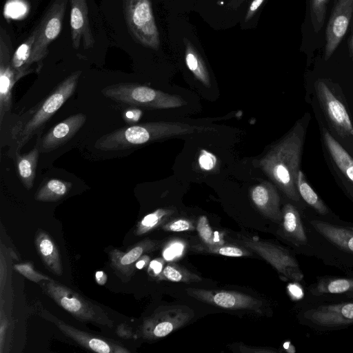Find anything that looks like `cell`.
<instances>
[{
    "mask_svg": "<svg viewBox=\"0 0 353 353\" xmlns=\"http://www.w3.org/2000/svg\"><path fill=\"white\" fill-rule=\"evenodd\" d=\"M304 128L296 123L285 136L254 162L291 200L299 201L296 177L299 170Z\"/></svg>",
    "mask_w": 353,
    "mask_h": 353,
    "instance_id": "cell-1",
    "label": "cell"
},
{
    "mask_svg": "<svg viewBox=\"0 0 353 353\" xmlns=\"http://www.w3.org/2000/svg\"><path fill=\"white\" fill-rule=\"evenodd\" d=\"M214 128L183 122L158 121L123 127L107 133L97 140L94 147L101 151L130 149L162 139L213 132Z\"/></svg>",
    "mask_w": 353,
    "mask_h": 353,
    "instance_id": "cell-2",
    "label": "cell"
},
{
    "mask_svg": "<svg viewBox=\"0 0 353 353\" xmlns=\"http://www.w3.org/2000/svg\"><path fill=\"white\" fill-rule=\"evenodd\" d=\"M81 71L72 72L65 78L42 101L30 109L12 127L10 135L14 142L15 152L20 150L37 134L73 94Z\"/></svg>",
    "mask_w": 353,
    "mask_h": 353,
    "instance_id": "cell-3",
    "label": "cell"
},
{
    "mask_svg": "<svg viewBox=\"0 0 353 353\" xmlns=\"http://www.w3.org/2000/svg\"><path fill=\"white\" fill-rule=\"evenodd\" d=\"M101 92L113 101L150 109L176 108L186 104L181 96L134 83L109 85Z\"/></svg>",
    "mask_w": 353,
    "mask_h": 353,
    "instance_id": "cell-4",
    "label": "cell"
},
{
    "mask_svg": "<svg viewBox=\"0 0 353 353\" xmlns=\"http://www.w3.org/2000/svg\"><path fill=\"white\" fill-rule=\"evenodd\" d=\"M41 288L46 295L77 320L92 322L110 328L113 327V321L100 306L70 288L51 279L44 281Z\"/></svg>",
    "mask_w": 353,
    "mask_h": 353,
    "instance_id": "cell-5",
    "label": "cell"
},
{
    "mask_svg": "<svg viewBox=\"0 0 353 353\" xmlns=\"http://www.w3.org/2000/svg\"><path fill=\"white\" fill-rule=\"evenodd\" d=\"M67 3L68 0H54L36 26L37 37L28 63L31 73L40 72L48 46L60 34Z\"/></svg>",
    "mask_w": 353,
    "mask_h": 353,
    "instance_id": "cell-6",
    "label": "cell"
},
{
    "mask_svg": "<svg viewBox=\"0 0 353 353\" xmlns=\"http://www.w3.org/2000/svg\"><path fill=\"white\" fill-rule=\"evenodd\" d=\"M123 10L128 30L142 46L158 50L159 30L150 0H123Z\"/></svg>",
    "mask_w": 353,
    "mask_h": 353,
    "instance_id": "cell-7",
    "label": "cell"
},
{
    "mask_svg": "<svg viewBox=\"0 0 353 353\" xmlns=\"http://www.w3.org/2000/svg\"><path fill=\"white\" fill-rule=\"evenodd\" d=\"M194 316V311L186 305L159 307L143 321L140 336L148 341L163 338L186 325Z\"/></svg>",
    "mask_w": 353,
    "mask_h": 353,
    "instance_id": "cell-8",
    "label": "cell"
},
{
    "mask_svg": "<svg viewBox=\"0 0 353 353\" xmlns=\"http://www.w3.org/2000/svg\"><path fill=\"white\" fill-rule=\"evenodd\" d=\"M241 243L269 263L286 279L300 281L303 274L296 259L284 248L275 244L243 237Z\"/></svg>",
    "mask_w": 353,
    "mask_h": 353,
    "instance_id": "cell-9",
    "label": "cell"
},
{
    "mask_svg": "<svg viewBox=\"0 0 353 353\" xmlns=\"http://www.w3.org/2000/svg\"><path fill=\"white\" fill-rule=\"evenodd\" d=\"M186 293L203 303L228 310H248L262 313L263 303L254 296L235 291L189 288Z\"/></svg>",
    "mask_w": 353,
    "mask_h": 353,
    "instance_id": "cell-10",
    "label": "cell"
},
{
    "mask_svg": "<svg viewBox=\"0 0 353 353\" xmlns=\"http://www.w3.org/2000/svg\"><path fill=\"white\" fill-rule=\"evenodd\" d=\"M40 315L53 323L66 336L70 338L83 347L99 353H130V350L119 341L101 336H97L77 329L57 317L46 310H43Z\"/></svg>",
    "mask_w": 353,
    "mask_h": 353,
    "instance_id": "cell-11",
    "label": "cell"
},
{
    "mask_svg": "<svg viewBox=\"0 0 353 353\" xmlns=\"http://www.w3.org/2000/svg\"><path fill=\"white\" fill-rule=\"evenodd\" d=\"M12 45L10 35L0 27V123L12 108V88L17 82L12 67Z\"/></svg>",
    "mask_w": 353,
    "mask_h": 353,
    "instance_id": "cell-12",
    "label": "cell"
},
{
    "mask_svg": "<svg viewBox=\"0 0 353 353\" xmlns=\"http://www.w3.org/2000/svg\"><path fill=\"white\" fill-rule=\"evenodd\" d=\"M161 244V241L145 239L125 251L112 249L109 252L110 265L123 282L127 283L135 273V262L143 254L158 250Z\"/></svg>",
    "mask_w": 353,
    "mask_h": 353,
    "instance_id": "cell-13",
    "label": "cell"
},
{
    "mask_svg": "<svg viewBox=\"0 0 353 353\" xmlns=\"http://www.w3.org/2000/svg\"><path fill=\"white\" fill-rule=\"evenodd\" d=\"M353 17V0H335L325 30L324 59L328 60L343 39Z\"/></svg>",
    "mask_w": 353,
    "mask_h": 353,
    "instance_id": "cell-14",
    "label": "cell"
},
{
    "mask_svg": "<svg viewBox=\"0 0 353 353\" xmlns=\"http://www.w3.org/2000/svg\"><path fill=\"white\" fill-rule=\"evenodd\" d=\"M85 114H72L49 130L37 139L35 146L40 153L50 152L69 141L83 127Z\"/></svg>",
    "mask_w": 353,
    "mask_h": 353,
    "instance_id": "cell-15",
    "label": "cell"
},
{
    "mask_svg": "<svg viewBox=\"0 0 353 353\" xmlns=\"http://www.w3.org/2000/svg\"><path fill=\"white\" fill-rule=\"evenodd\" d=\"M316 92L329 119L338 131L353 135V123L343 103L334 94L326 83L317 81Z\"/></svg>",
    "mask_w": 353,
    "mask_h": 353,
    "instance_id": "cell-16",
    "label": "cell"
},
{
    "mask_svg": "<svg viewBox=\"0 0 353 353\" xmlns=\"http://www.w3.org/2000/svg\"><path fill=\"white\" fill-rule=\"evenodd\" d=\"M311 323L324 327H338L353 323V303L322 305L304 313Z\"/></svg>",
    "mask_w": 353,
    "mask_h": 353,
    "instance_id": "cell-17",
    "label": "cell"
},
{
    "mask_svg": "<svg viewBox=\"0 0 353 353\" xmlns=\"http://www.w3.org/2000/svg\"><path fill=\"white\" fill-rule=\"evenodd\" d=\"M70 25L72 46L78 50L82 39L83 48L90 49L94 46L95 41L89 21L87 0H70Z\"/></svg>",
    "mask_w": 353,
    "mask_h": 353,
    "instance_id": "cell-18",
    "label": "cell"
},
{
    "mask_svg": "<svg viewBox=\"0 0 353 353\" xmlns=\"http://www.w3.org/2000/svg\"><path fill=\"white\" fill-rule=\"evenodd\" d=\"M250 199L256 209L271 221H282L280 197L275 186L270 181L254 185L250 190Z\"/></svg>",
    "mask_w": 353,
    "mask_h": 353,
    "instance_id": "cell-19",
    "label": "cell"
},
{
    "mask_svg": "<svg viewBox=\"0 0 353 353\" xmlns=\"http://www.w3.org/2000/svg\"><path fill=\"white\" fill-rule=\"evenodd\" d=\"M34 243L38 254L47 269L56 276L63 275V270L58 247L46 231L38 229L34 236Z\"/></svg>",
    "mask_w": 353,
    "mask_h": 353,
    "instance_id": "cell-20",
    "label": "cell"
},
{
    "mask_svg": "<svg viewBox=\"0 0 353 353\" xmlns=\"http://www.w3.org/2000/svg\"><path fill=\"white\" fill-rule=\"evenodd\" d=\"M313 228L325 239L339 248L353 253V232L321 221H312Z\"/></svg>",
    "mask_w": 353,
    "mask_h": 353,
    "instance_id": "cell-21",
    "label": "cell"
},
{
    "mask_svg": "<svg viewBox=\"0 0 353 353\" xmlns=\"http://www.w3.org/2000/svg\"><path fill=\"white\" fill-rule=\"evenodd\" d=\"M326 148L339 170L353 185V159L344 148L326 130H323Z\"/></svg>",
    "mask_w": 353,
    "mask_h": 353,
    "instance_id": "cell-22",
    "label": "cell"
},
{
    "mask_svg": "<svg viewBox=\"0 0 353 353\" xmlns=\"http://www.w3.org/2000/svg\"><path fill=\"white\" fill-rule=\"evenodd\" d=\"M40 152L35 146L26 154L16 152V167L19 179L27 189L32 188L35 179L36 168Z\"/></svg>",
    "mask_w": 353,
    "mask_h": 353,
    "instance_id": "cell-23",
    "label": "cell"
},
{
    "mask_svg": "<svg viewBox=\"0 0 353 353\" xmlns=\"http://www.w3.org/2000/svg\"><path fill=\"white\" fill-rule=\"evenodd\" d=\"M282 225L285 234L300 244L307 241V236L296 208L287 203L282 211Z\"/></svg>",
    "mask_w": 353,
    "mask_h": 353,
    "instance_id": "cell-24",
    "label": "cell"
},
{
    "mask_svg": "<svg viewBox=\"0 0 353 353\" xmlns=\"http://www.w3.org/2000/svg\"><path fill=\"white\" fill-rule=\"evenodd\" d=\"M36 37L35 27L28 37L13 52L11 63L17 81L31 73L28 63Z\"/></svg>",
    "mask_w": 353,
    "mask_h": 353,
    "instance_id": "cell-25",
    "label": "cell"
},
{
    "mask_svg": "<svg viewBox=\"0 0 353 353\" xmlns=\"http://www.w3.org/2000/svg\"><path fill=\"white\" fill-rule=\"evenodd\" d=\"M72 187V183L58 179L43 181L35 194V199L42 202H54L65 197Z\"/></svg>",
    "mask_w": 353,
    "mask_h": 353,
    "instance_id": "cell-26",
    "label": "cell"
},
{
    "mask_svg": "<svg viewBox=\"0 0 353 353\" xmlns=\"http://www.w3.org/2000/svg\"><path fill=\"white\" fill-rule=\"evenodd\" d=\"M185 45V59L188 69L195 78L205 86L211 85L210 74L202 57L188 39H184Z\"/></svg>",
    "mask_w": 353,
    "mask_h": 353,
    "instance_id": "cell-27",
    "label": "cell"
},
{
    "mask_svg": "<svg viewBox=\"0 0 353 353\" xmlns=\"http://www.w3.org/2000/svg\"><path fill=\"white\" fill-rule=\"evenodd\" d=\"M175 210L171 208H158L154 212L146 214L137 224L134 230L136 236H141L149 233L162 226L172 216Z\"/></svg>",
    "mask_w": 353,
    "mask_h": 353,
    "instance_id": "cell-28",
    "label": "cell"
},
{
    "mask_svg": "<svg viewBox=\"0 0 353 353\" xmlns=\"http://www.w3.org/2000/svg\"><path fill=\"white\" fill-rule=\"evenodd\" d=\"M296 188L300 196L318 213L326 214L328 209L305 179L304 173L299 170L296 177Z\"/></svg>",
    "mask_w": 353,
    "mask_h": 353,
    "instance_id": "cell-29",
    "label": "cell"
},
{
    "mask_svg": "<svg viewBox=\"0 0 353 353\" xmlns=\"http://www.w3.org/2000/svg\"><path fill=\"white\" fill-rule=\"evenodd\" d=\"M353 291V279L335 278L321 279L312 289L314 295L343 294Z\"/></svg>",
    "mask_w": 353,
    "mask_h": 353,
    "instance_id": "cell-30",
    "label": "cell"
},
{
    "mask_svg": "<svg viewBox=\"0 0 353 353\" xmlns=\"http://www.w3.org/2000/svg\"><path fill=\"white\" fill-rule=\"evenodd\" d=\"M157 279L185 283H196L202 280L199 275L173 263H170L163 268Z\"/></svg>",
    "mask_w": 353,
    "mask_h": 353,
    "instance_id": "cell-31",
    "label": "cell"
},
{
    "mask_svg": "<svg viewBox=\"0 0 353 353\" xmlns=\"http://www.w3.org/2000/svg\"><path fill=\"white\" fill-rule=\"evenodd\" d=\"M192 249L198 252L219 254L232 257H241L250 255L248 249L233 245H207L203 243L197 244Z\"/></svg>",
    "mask_w": 353,
    "mask_h": 353,
    "instance_id": "cell-32",
    "label": "cell"
},
{
    "mask_svg": "<svg viewBox=\"0 0 353 353\" xmlns=\"http://www.w3.org/2000/svg\"><path fill=\"white\" fill-rule=\"evenodd\" d=\"M196 230L202 243L205 245H215L225 243L219 232L213 231L205 216H199L196 223Z\"/></svg>",
    "mask_w": 353,
    "mask_h": 353,
    "instance_id": "cell-33",
    "label": "cell"
},
{
    "mask_svg": "<svg viewBox=\"0 0 353 353\" xmlns=\"http://www.w3.org/2000/svg\"><path fill=\"white\" fill-rule=\"evenodd\" d=\"M329 0H309L310 15L315 32L321 30L324 25Z\"/></svg>",
    "mask_w": 353,
    "mask_h": 353,
    "instance_id": "cell-34",
    "label": "cell"
},
{
    "mask_svg": "<svg viewBox=\"0 0 353 353\" xmlns=\"http://www.w3.org/2000/svg\"><path fill=\"white\" fill-rule=\"evenodd\" d=\"M186 243L179 239H172L163 248L162 256L165 261H172L182 257L185 254Z\"/></svg>",
    "mask_w": 353,
    "mask_h": 353,
    "instance_id": "cell-35",
    "label": "cell"
},
{
    "mask_svg": "<svg viewBox=\"0 0 353 353\" xmlns=\"http://www.w3.org/2000/svg\"><path fill=\"white\" fill-rule=\"evenodd\" d=\"M15 271L34 283H40L42 281H50L51 279L47 275L37 272L34 265L30 262L17 263L14 265Z\"/></svg>",
    "mask_w": 353,
    "mask_h": 353,
    "instance_id": "cell-36",
    "label": "cell"
},
{
    "mask_svg": "<svg viewBox=\"0 0 353 353\" xmlns=\"http://www.w3.org/2000/svg\"><path fill=\"white\" fill-rule=\"evenodd\" d=\"M162 230L165 232H181L186 231H192L195 227L192 221L185 218H179L172 221L166 222L162 225Z\"/></svg>",
    "mask_w": 353,
    "mask_h": 353,
    "instance_id": "cell-37",
    "label": "cell"
},
{
    "mask_svg": "<svg viewBox=\"0 0 353 353\" xmlns=\"http://www.w3.org/2000/svg\"><path fill=\"white\" fill-rule=\"evenodd\" d=\"M27 11V6L23 1L12 0L7 3L4 9V14L7 17L18 18Z\"/></svg>",
    "mask_w": 353,
    "mask_h": 353,
    "instance_id": "cell-38",
    "label": "cell"
},
{
    "mask_svg": "<svg viewBox=\"0 0 353 353\" xmlns=\"http://www.w3.org/2000/svg\"><path fill=\"white\" fill-rule=\"evenodd\" d=\"M216 157L211 152L201 150L199 157V164L204 170H212L216 165Z\"/></svg>",
    "mask_w": 353,
    "mask_h": 353,
    "instance_id": "cell-39",
    "label": "cell"
},
{
    "mask_svg": "<svg viewBox=\"0 0 353 353\" xmlns=\"http://www.w3.org/2000/svg\"><path fill=\"white\" fill-rule=\"evenodd\" d=\"M164 261L163 258H157L150 261L147 266L148 274L152 277L158 279L164 268Z\"/></svg>",
    "mask_w": 353,
    "mask_h": 353,
    "instance_id": "cell-40",
    "label": "cell"
},
{
    "mask_svg": "<svg viewBox=\"0 0 353 353\" xmlns=\"http://www.w3.org/2000/svg\"><path fill=\"white\" fill-rule=\"evenodd\" d=\"M8 327V319L7 316L4 314L3 310V301L1 299V312H0V347L1 352H2V349L3 347L4 343V336Z\"/></svg>",
    "mask_w": 353,
    "mask_h": 353,
    "instance_id": "cell-41",
    "label": "cell"
},
{
    "mask_svg": "<svg viewBox=\"0 0 353 353\" xmlns=\"http://www.w3.org/2000/svg\"><path fill=\"white\" fill-rule=\"evenodd\" d=\"M239 350L243 353H274L276 352L275 349L267 348L265 347H250L243 344H241L239 346Z\"/></svg>",
    "mask_w": 353,
    "mask_h": 353,
    "instance_id": "cell-42",
    "label": "cell"
},
{
    "mask_svg": "<svg viewBox=\"0 0 353 353\" xmlns=\"http://www.w3.org/2000/svg\"><path fill=\"white\" fill-rule=\"evenodd\" d=\"M117 335L123 339H130L132 337V332L128 325L120 324L116 330Z\"/></svg>",
    "mask_w": 353,
    "mask_h": 353,
    "instance_id": "cell-43",
    "label": "cell"
},
{
    "mask_svg": "<svg viewBox=\"0 0 353 353\" xmlns=\"http://www.w3.org/2000/svg\"><path fill=\"white\" fill-rule=\"evenodd\" d=\"M263 1L264 0H253L252 1L245 15V21H248L252 17V16L254 14V13L256 12Z\"/></svg>",
    "mask_w": 353,
    "mask_h": 353,
    "instance_id": "cell-44",
    "label": "cell"
},
{
    "mask_svg": "<svg viewBox=\"0 0 353 353\" xmlns=\"http://www.w3.org/2000/svg\"><path fill=\"white\" fill-rule=\"evenodd\" d=\"M150 261V257L148 254H143L135 262L134 267L136 270H141L146 268Z\"/></svg>",
    "mask_w": 353,
    "mask_h": 353,
    "instance_id": "cell-45",
    "label": "cell"
},
{
    "mask_svg": "<svg viewBox=\"0 0 353 353\" xmlns=\"http://www.w3.org/2000/svg\"><path fill=\"white\" fill-rule=\"evenodd\" d=\"M3 255L1 256V292L2 294L4 283L6 279V265H5Z\"/></svg>",
    "mask_w": 353,
    "mask_h": 353,
    "instance_id": "cell-46",
    "label": "cell"
},
{
    "mask_svg": "<svg viewBox=\"0 0 353 353\" xmlns=\"http://www.w3.org/2000/svg\"><path fill=\"white\" fill-rule=\"evenodd\" d=\"M288 290L291 296L295 299H299L303 296L301 290L295 284L289 285Z\"/></svg>",
    "mask_w": 353,
    "mask_h": 353,
    "instance_id": "cell-47",
    "label": "cell"
},
{
    "mask_svg": "<svg viewBox=\"0 0 353 353\" xmlns=\"http://www.w3.org/2000/svg\"><path fill=\"white\" fill-rule=\"evenodd\" d=\"M107 275L106 274L103 272V271H101V270H99L97 272H96L95 273V280H96V282L99 284V285H104L106 283V281H107Z\"/></svg>",
    "mask_w": 353,
    "mask_h": 353,
    "instance_id": "cell-48",
    "label": "cell"
},
{
    "mask_svg": "<svg viewBox=\"0 0 353 353\" xmlns=\"http://www.w3.org/2000/svg\"><path fill=\"white\" fill-rule=\"evenodd\" d=\"M349 39H349L348 48H349L350 53L351 56L353 57V25L352 27L351 34H350Z\"/></svg>",
    "mask_w": 353,
    "mask_h": 353,
    "instance_id": "cell-49",
    "label": "cell"
}]
</instances>
